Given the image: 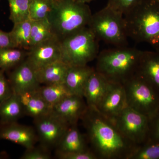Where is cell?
<instances>
[{"mask_svg": "<svg viewBox=\"0 0 159 159\" xmlns=\"http://www.w3.org/2000/svg\"><path fill=\"white\" fill-rule=\"evenodd\" d=\"M80 120L90 149L98 159H128L138 146L123 136L111 119L88 107Z\"/></svg>", "mask_w": 159, "mask_h": 159, "instance_id": "cell-1", "label": "cell"}, {"mask_svg": "<svg viewBox=\"0 0 159 159\" xmlns=\"http://www.w3.org/2000/svg\"><path fill=\"white\" fill-rule=\"evenodd\" d=\"M143 52L128 46L103 50L97 56L95 70L109 82L123 84L136 74Z\"/></svg>", "mask_w": 159, "mask_h": 159, "instance_id": "cell-2", "label": "cell"}, {"mask_svg": "<svg viewBox=\"0 0 159 159\" xmlns=\"http://www.w3.org/2000/svg\"><path fill=\"white\" fill-rule=\"evenodd\" d=\"M129 38L159 50V1L142 0L124 16Z\"/></svg>", "mask_w": 159, "mask_h": 159, "instance_id": "cell-3", "label": "cell"}, {"mask_svg": "<svg viewBox=\"0 0 159 159\" xmlns=\"http://www.w3.org/2000/svg\"><path fill=\"white\" fill-rule=\"evenodd\" d=\"M92 12L88 5L77 0L55 2L48 17L55 35L60 40L88 27Z\"/></svg>", "mask_w": 159, "mask_h": 159, "instance_id": "cell-4", "label": "cell"}, {"mask_svg": "<svg viewBox=\"0 0 159 159\" xmlns=\"http://www.w3.org/2000/svg\"><path fill=\"white\" fill-rule=\"evenodd\" d=\"M88 27L97 39L116 47L128 46L124 15L107 6L92 14Z\"/></svg>", "mask_w": 159, "mask_h": 159, "instance_id": "cell-5", "label": "cell"}, {"mask_svg": "<svg viewBox=\"0 0 159 159\" xmlns=\"http://www.w3.org/2000/svg\"><path fill=\"white\" fill-rule=\"evenodd\" d=\"M99 40L88 27L61 40V60L70 66L87 65L99 53Z\"/></svg>", "mask_w": 159, "mask_h": 159, "instance_id": "cell-6", "label": "cell"}, {"mask_svg": "<svg viewBox=\"0 0 159 159\" xmlns=\"http://www.w3.org/2000/svg\"><path fill=\"white\" fill-rule=\"evenodd\" d=\"M128 107L151 120L159 111V92L136 74L123 84Z\"/></svg>", "mask_w": 159, "mask_h": 159, "instance_id": "cell-7", "label": "cell"}, {"mask_svg": "<svg viewBox=\"0 0 159 159\" xmlns=\"http://www.w3.org/2000/svg\"><path fill=\"white\" fill-rule=\"evenodd\" d=\"M111 120L122 135L136 146L148 141L149 119L144 115L127 106Z\"/></svg>", "mask_w": 159, "mask_h": 159, "instance_id": "cell-8", "label": "cell"}, {"mask_svg": "<svg viewBox=\"0 0 159 159\" xmlns=\"http://www.w3.org/2000/svg\"><path fill=\"white\" fill-rule=\"evenodd\" d=\"M34 123L39 142L42 146L49 150L57 147L70 126L52 113L34 119Z\"/></svg>", "mask_w": 159, "mask_h": 159, "instance_id": "cell-9", "label": "cell"}, {"mask_svg": "<svg viewBox=\"0 0 159 159\" xmlns=\"http://www.w3.org/2000/svg\"><path fill=\"white\" fill-rule=\"evenodd\" d=\"M28 51L25 60L35 71L61 60V40L56 36L33 46Z\"/></svg>", "mask_w": 159, "mask_h": 159, "instance_id": "cell-10", "label": "cell"}, {"mask_svg": "<svg viewBox=\"0 0 159 159\" xmlns=\"http://www.w3.org/2000/svg\"><path fill=\"white\" fill-rule=\"evenodd\" d=\"M14 93L36 90L40 86L36 72L25 60L12 69L8 78Z\"/></svg>", "mask_w": 159, "mask_h": 159, "instance_id": "cell-11", "label": "cell"}, {"mask_svg": "<svg viewBox=\"0 0 159 159\" xmlns=\"http://www.w3.org/2000/svg\"><path fill=\"white\" fill-rule=\"evenodd\" d=\"M88 107L83 97L70 95L54 106L52 113L70 126L77 124Z\"/></svg>", "mask_w": 159, "mask_h": 159, "instance_id": "cell-12", "label": "cell"}, {"mask_svg": "<svg viewBox=\"0 0 159 159\" xmlns=\"http://www.w3.org/2000/svg\"><path fill=\"white\" fill-rule=\"evenodd\" d=\"M126 107V96L123 84L111 83L97 109L104 116L112 119Z\"/></svg>", "mask_w": 159, "mask_h": 159, "instance_id": "cell-13", "label": "cell"}, {"mask_svg": "<svg viewBox=\"0 0 159 159\" xmlns=\"http://www.w3.org/2000/svg\"><path fill=\"white\" fill-rule=\"evenodd\" d=\"M0 140L10 141L26 149L35 146L39 142L34 128L17 122L0 124Z\"/></svg>", "mask_w": 159, "mask_h": 159, "instance_id": "cell-14", "label": "cell"}, {"mask_svg": "<svg viewBox=\"0 0 159 159\" xmlns=\"http://www.w3.org/2000/svg\"><path fill=\"white\" fill-rule=\"evenodd\" d=\"M136 74L159 92V50L143 51Z\"/></svg>", "mask_w": 159, "mask_h": 159, "instance_id": "cell-15", "label": "cell"}, {"mask_svg": "<svg viewBox=\"0 0 159 159\" xmlns=\"http://www.w3.org/2000/svg\"><path fill=\"white\" fill-rule=\"evenodd\" d=\"M77 125H70L68 128L56 147V153H71L90 149L86 137L80 132Z\"/></svg>", "mask_w": 159, "mask_h": 159, "instance_id": "cell-16", "label": "cell"}, {"mask_svg": "<svg viewBox=\"0 0 159 159\" xmlns=\"http://www.w3.org/2000/svg\"><path fill=\"white\" fill-rule=\"evenodd\" d=\"M110 82L94 70L86 84L83 97L88 107L97 108L106 93Z\"/></svg>", "mask_w": 159, "mask_h": 159, "instance_id": "cell-17", "label": "cell"}, {"mask_svg": "<svg viewBox=\"0 0 159 159\" xmlns=\"http://www.w3.org/2000/svg\"><path fill=\"white\" fill-rule=\"evenodd\" d=\"M94 70L88 65L69 66L64 83L70 94L83 97L86 84Z\"/></svg>", "mask_w": 159, "mask_h": 159, "instance_id": "cell-18", "label": "cell"}, {"mask_svg": "<svg viewBox=\"0 0 159 159\" xmlns=\"http://www.w3.org/2000/svg\"><path fill=\"white\" fill-rule=\"evenodd\" d=\"M18 95L26 116L34 119L52 113L53 108L40 96L37 90Z\"/></svg>", "mask_w": 159, "mask_h": 159, "instance_id": "cell-19", "label": "cell"}, {"mask_svg": "<svg viewBox=\"0 0 159 159\" xmlns=\"http://www.w3.org/2000/svg\"><path fill=\"white\" fill-rule=\"evenodd\" d=\"M69 66L61 60L52 63L35 71L38 80L43 85L64 83Z\"/></svg>", "mask_w": 159, "mask_h": 159, "instance_id": "cell-20", "label": "cell"}, {"mask_svg": "<svg viewBox=\"0 0 159 159\" xmlns=\"http://www.w3.org/2000/svg\"><path fill=\"white\" fill-rule=\"evenodd\" d=\"M25 115L19 96L14 93L0 106V124L17 122Z\"/></svg>", "mask_w": 159, "mask_h": 159, "instance_id": "cell-21", "label": "cell"}, {"mask_svg": "<svg viewBox=\"0 0 159 159\" xmlns=\"http://www.w3.org/2000/svg\"><path fill=\"white\" fill-rule=\"evenodd\" d=\"M32 20L31 19L14 24L9 32L16 48L29 50L31 45V31Z\"/></svg>", "mask_w": 159, "mask_h": 159, "instance_id": "cell-22", "label": "cell"}, {"mask_svg": "<svg viewBox=\"0 0 159 159\" xmlns=\"http://www.w3.org/2000/svg\"><path fill=\"white\" fill-rule=\"evenodd\" d=\"M37 91L52 108L66 97L71 95L64 83L40 85Z\"/></svg>", "mask_w": 159, "mask_h": 159, "instance_id": "cell-23", "label": "cell"}, {"mask_svg": "<svg viewBox=\"0 0 159 159\" xmlns=\"http://www.w3.org/2000/svg\"><path fill=\"white\" fill-rule=\"evenodd\" d=\"M25 50L10 48L0 49V69L3 72L9 70L25 60L27 53Z\"/></svg>", "mask_w": 159, "mask_h": 159, "instance_id": "cell-24", "label": "cell"}, {"mask_svg": "<svg viewBox=\"0 0 159 159\" xmlns=\"http://www.w3.org/2000/svg\"><path fill=\"white\" fill-rule=\"evenodd\" d=\"M56 36L48 19L32 20L31 48Z\"/></svg>", "mask_w": 159, "mask_h": 159, "instance_id": "cell-25", "label": "cell"}, {"mask_svg": "<svg viewBox=\"0 0 159 159\" xmlns=\"http://www.w3.org/2000/svg\"><path fill=\"white\" fill-rule=\"evenodd\" d=\"M53 0H30L29 17L32 20L48 19L54 9Z\"/></svg>", "mask_w": 159, "mask_h": 159, "instance_id": "cell-26", "label": "cell"}, {"mask_svg": "<svg viewBox=\"0 0 159 159\" xmlns=\"http://www.w3.org/2000/svg\"><path fill=\"white\" fill-rule=\"evenodd\" d=\"M10 10L9 19L13 24L30 19V0H8Z\"/></svg>", "mask_w": 159, "mask_h": 159, "instance_id": "cell-27", "label": "cell"}, {"mask_svg": "<svg viewBox=\"0 0 159 159\" xmlns=\"http://www.w3.org/2000/svg\"><path fill=\"white\" fill-rule=\"evenodd\" d=\"M128 159H159V142H147L138 146Z\"/></svg>", "mask_w": 159, "mask_h": 159, "instance_id": "cell-28", "label": "cell"}, {"mask_svg": "<svg viewBox=\"0 0 159 159\" xmlns=\"http://www.w3.org/2000/svg\"><path fill=\"white\" fill-rule=\"evenodd\" d=\"M141 1L142 0H108L107 6L124 16Z\"/></svg>", "mask_w": 159, "mask_h": 159, "instance_id": "cell-29", "label": "cell"}, {"mask_svg": "<svg viewBox=\"0 0 159 159\" xmlns=\"http://www.w3.org/2000/svg\"><path fill=\"white\" fill-rule=\"evenodd\" d=\"M25 152L20 157L21 159H50L51 156L49 149L42 146H35L26 149Z\"/></svg>", "mask_w": 159, "mask_h": 159, "instance_id": "cell-30", "label": "cell"}, {"mask_svg": "<svg viewBox=\"0 0 159 159\" xmlns=\"http://www.w3.org/2000/svg\"><path fill=\"white\" fill-rule=\"evenodd\" d=\"M14 93L8 78L4 72L0 74V106Z\"/></svg>", "mask_w": 159, "mask_h": 159, "instance_id": "cell-31", "label": "cell"}, {"mask_svg": "<svg viewBox=\"0 0 159 159\" xmlns=\"http://www.w3.org/2000/svg\"><path fill=\"white\" fill-rule=\"evenodd\" d=\"M56 155L57 158L60 159H98L91 149L71 153H56Z\"/></svg>", "mask_w": 159, "mask_h": 159, "instance_id": "cell-32", "label": "cell"}, {"mask_svg": "<svg viewBox=\"0 0 159 159\" xmlns=\"http://www.w3.org/2000/svg\"><path fill=\"white\" fill-rule=\"evenodd\" d=\"M147 142H159V111L152 119L149 120Z\"/></svg>", "mask_w": 159, "mask_h": 159, "instance_id": "cell-33", "label": "cell"}, {"mask_svg": "<svg viewBox=\"0 0 159 159\" xmlns=\"http://www.w3.org/2000/svg\"><path fill=\"white\" fill-rule=\"evenodd\" d=\"M15 48L9 32L0 30V49Z\"/></svg>", "mask_w": 159, "mask_h": 159, "instance_id": "cell-34", "label": "cell"}, {"mask_svg": "<svg viewBox=\"0 0 159 159\" xmlns=\"http://www.w3.org/2000/svg\"><path fill=\"white\" fill-rule=\"evenodd\" d=\"M8 157V154L5 152H0V159H6Z\"/></svg>", "mask_w": 159, "mask_h": 159, "instance_id": "cell-35", "label": "cell"}, {"mask_svg": "<svg viewBox=\"0 0 159 159\" xmlns=\"http://www.w3.org/2000/svg\"><path fill=\"white\" fill-rule=\"evenodd\" d=\"M78 2H80L83 3H87L90 2L92 1H94V0H77Z\"/></svg>", "mask_w": 159, "mask_h": 159, "instance_id": "cell-36", "label": "cell"}, {"mask_svg": "<svg viewBox=\"0 0 159 159\" xmlns=\"http://www.w3.org/2000/svg\"><path fill=\"white\" fill-rule=\"evenodd\" d=\"M3 71H2V70H1V69H0V74H1V73H3Z\"/></svg>", "mask_w": 159, "mask_h": 159, "instance_id": "cell-37", "label": "cell"}, {"mask_svg": "<svg viewBox=\"0 0 159 159\" xmlns=\"http://www.w3.org/2000/svg\"><path fill=\"white\" fill-rule=\"evenodd\" d=\"M53 1H54V2H57V1H59V0H53Z\"/></svg>", "mask_w": 159, "mask_h": 159, "instance_id": "cell-38", "label": "cell"}, {"mask_svg": "<svg viewBox=\"0 0 159 159\" xmlns=\"http://www.w3.org/2000/svg\"><path fill=\"white\" fill-rule=\"evenodd\" d=\"M157 1H159V0H157Z\"/></svg>", "mask_w": 159, "mask_h": 159, "instance_id": "cell-39", "label": "cell"}]
</instances>
